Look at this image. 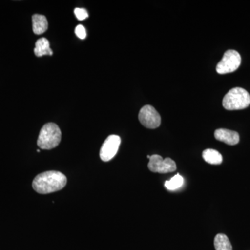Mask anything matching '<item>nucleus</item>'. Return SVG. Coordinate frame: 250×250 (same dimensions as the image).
<instances>
[{
    "label": "nucleus",
    "mask_w": 250,
    "mask_h": 250,
    "mask_svg": "<svg viewBox=\"0 0 250 250\" xmlns=\"http://www.w3.org/2000/svg\"><path fill=\"white\" fill-rule=\"evenodd\" d=\"M215 139L229 145L235 146L239 143V134L236 131L226 129H218L215 130L214 133Z\"/></svg>",
    "instance_id": "obj_8"
},
{
    "label": "nucleus",
    "mask_w": 250,
    "mask_h": 250,
    "mask_svg": "<svg viewBox=\"0 0 250 250\" xmlns=\"http://www.w3.org/2000/svg\"><path fill=\"white\" fill-rule=\"evenodd\" d=\"M215 250H232V246L228 237L223 233H218L215 237Z\"/></svg>",
    "instance_id": "obj_12"
},
{
    "label": "nucleus",
    "mask_w": 250,
    "mask_h": 250,
    "mask_svg": "<svg viewBox=\"0 0 250 250\" xmlns=\"http://www.w3.org/2000/svg\"><path fill=\"white\" fill-rule=\"evenodd\" d=\"M75 16L79 21H83L88 18V13L85 9H82V8H76L74 11Z\"/></svg>",
    "instance_id": "obj_14"
},
{
    "label": "nucleus",
    "mask_w": 250,
    "mask_h": 250,
    "mask_svg": "<svg viewBox=\"0 0 250 250\" xmlns=\"http://www.w3.org/2000/svg\"><path fill=\"white\" fill-rule=\"evenodd\" d=\"M148 168L153 172L165 174L172 172L177 170L175 162L170 158L164 159L162 156L154 154L150 156Z\"/></svg>",
    "instance_id": "obj_5"
},
{
    "label": "nucleus",
    "mask_w": 250,
    "mask_h": 250,
    "mask_svg": "<svg viewBox=\"0 0 250 250\" xmlns=\"http://www.w3.org/2000/svg\"><path fill=\"white\" fill-rule=\"evenodd\" d=\"M250 104V94L244 88L240 87L230 90L223 100V107L229 111L244 109Z\"/></svg>",
    "instance_id": "obj_2"
},
{
    "label": "nucleus",
    "mask_w": 250,
    "mask_h": 250,
    "mask_svg": "<svg viewBox=\"0 0 250 250\" xmlns=\"http://www.w3.org/2000/svg\"><path fill=\"white\" fill-rule=\"evenodd\" d=\"M121 139L120 136L116 135H111L105 140L101 149L100 156L102 160L107 162L111 161L116 155L121 145Z\"/></svg>",
    "instance_id": "obj_7"
},
{
    "label": "nucleus",
    "mask_w": 250,
    "mask_h": 250,
    "mask_svg": "<svg viewBox=\"0 0 250 250\" xmlns=\"http://www.w3.org/2000/svg\"><path fill=\"white\" fill-rule=\"evenodd\" d=\"M140 123L148 129H156L160 126L161 118L159 112L151 105H146L139 112Z\"/></svg>",
    "instance_id": "obj_6"
},
{
    "label": "nucleus",
    "mask_w": 250,
    "mask_h": 250,
    "mask_svg": "<svg viewBox=\"0 0 250 250\" xmlns=\"http://www.w3.org/2000/svg\"><path fill=\"white\" fill-rule=\"evenodd\" d=\"M62 141V131L58 125L47 123L42 126L39 134L37 145L42 149H52L57 147Z\"/></svg>",
    "instance_id": "obj_3"
},
{
    "label": "nucleus",
    "mask_w": 250,
    "mask_h": 250,
    "mask_svg": "<svg viewBox=\"0 0 250 250\" xmlns=\"http://www.w3.org/2000/svg\"><path fill=\"white\" fill-rule=\"evenodd\" d=\"M66 184L65 174L58 171H47L36 176L32 187L38 193L49 194L62 190Z\"/></svg>",
    "instance_id": "obj_1"
},
{
    "label": "nucleus",
    "mask_w": 250,
    "mask_h": 250,
    "mask_svg": "<svg viewBox=\"0 0 250 250\" xmlns=\"http://www.w3.org/2000/svg\"><path fill=\"white\" fill-rule=\"evenodd\" d=\"M147 157L148 158V159H149V158H150V156L147 155Z\"/></svg>",
    "instance_id": "obj_17"
},
{
    "label": "nucleus",
    "mask_w": 250,
    "mask_h": 250,
    "mask_svg": "<svg viewBox=\"0 0 250 250\" xmlns=\"http://www.w3.org/2000/svg\"><path fill=\"white\" fill-rule=\"evenodd\" d=\"M41 151H40V149H37V152H40Z\"/></svg>",
    "instance_id": "obj_16"
},
{
    "label": "nucleus",
    "mask_w": 250,
    "mask_h": 250,
    "mask_svg": "<svg viewBox=\"0 0 250 250\" xmlns=\"http://www.w3.org/2000/svg\"><path fill=\"white\" fill-rule=\"evenodd\" d=\"M75 34L80 39H84L86 37V31H85V27L82 24H79L75 28Z\"/></svg>",
    "instance_id": "obj_15"
},
{
    "label": "nucleus",
    "mask_w": 250,
    "mask_h": 250,
    "mask_svg": "<svg viewBox=\"0 0 250 250\" xmlns=\"http://www.w3.org/2000/svg\"><path fill=\"white\" fill-rule=\"evenodd\" d=\"M33 31L37 35H41L47 31L48 22L45 16L34 14L32 16Z\"/></svg>",
    "instance_id": "obj_9"
},
{
    "label": "nucleus",
    "mask_w": 250,
    "mask_h": 250,
    "mask_svg": "<svg viewBox=\"0 0 250 250\" xmlns=\"http://www.w3.org/2000/svg\"><path fill=\"white\" fill-rule=\"evenodd\" d=\"M34 53L38 57L45 55L52 56L53 52L50 48L49 41L45 38H41L36 41Z\"/></svg>",
    "instance_id": "obj_10"
},
{
    "label": "nucleus",
    "mask_w": 250,
    "mask_h": 250,
    "mask_svg": "<svg viewBox=\"0 0 250 250\" xmlns=\"http://www.w3.org/2000/svg\"><path fill=\"white\" fill-rule=\"evenodd\" d=\"M184 184V178L179 174H176L170 180L166 181L165 187L167 190H174L182 187Z\"/></svg>",
    "instance_id": "obj_13"
},
{
    "label": "nucleus",
    "mask_w": 250,
    "mask_h": 250,
    "mask_svg": "<svg viewBox=\"0 0 250 250\" xmlns=\"http://www.w3.org/2000/svg\"><path fill=\"white\" fill-rule=\"evenodd\" d=\"M241 63V57L236 50L229 49L224 54L223 59L216 66V71L220 75L236 71Z\"/></svg>",
    "instance_id": "obj_4"
},
{
    "label": "nucleus",
    "mask_w": 250,
    "mask_h": 250,
    "mask_svg": "<svg viewBox=\"0 0 250 250\" xmlns=\"http://www.w3.org/2000/svg\"><path fill=\"white\" fill-rule=\"evenodd\" d=\"M204 160L211 165H220L223 162V156L213 149H207L202 152Z\"/></svg>",
    "instance_id": "obj_11"
}]
</instances>
